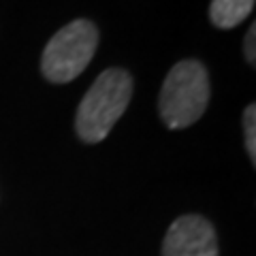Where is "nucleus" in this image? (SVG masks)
Returning <instances> with one entry per match:
<instances>
[{
  "label": "nucleus",
  "instance_id": "1",
  "mask_svg": "<svg viewBox=\"0 0 256 256\" xmlns=\"http://www.w3.org/2000/svg\"><path fill=\"white\" fill-rule=\"evenodd\" d=\"M132 96V77L124 68H107L94 79L77 107L75 128L79 139L98 143L111 132Z\"/></svg>",
  "mask_w": 256,
  "mask_h": 256
},
{
  "label": "nucleus",
  "instance_id": "2",
  "mask_svg": "<svg viewBox=\"0 0 256 256\" xmlns=\"http://www.w3.org/2000/svg\"><path fill=\"white\" fill-rule=\"evenodd\" d=\"M210 75L198 60H182L169 70L158 98L160 120L171 130L201 120L210 105Z\"/></svg>",
  "mask_w": 256,
  "mask_h": 256
},
{
  "label": "nucleus",
  "instance_id": "3",
  "mask_svg": "<svg viewBox=\"0 0 256 256\" xmlns=\"http://www.w3.org/2000/svg\"><path fill=\"white\" fill-rule=\"evenodd\" d=\"M98 47V30L92 22L75 20L60 28L43 50L41 70L52 84H68L92 62Z\"/></svg>",
  "mask_w": 256,
  "mask_h": 256
},
{
  "label": "nucleus",
  "instance_id": "4",
  "mask_svg": "<svg viewBox=\"0 0 256 256\" xmlns=\"http://www.w3.org/2000/svg\"><path fill=\"white\" fill-rule=\"evenodd\" d=\"M162 256H218L212 222L196 214L180 216L164 235Z\"/></svg>",
  "mask_w": 256,
  "mask_h": 256
},
{
  "label": "nucleus",
  "instance_id": "5",
  "mask_svg": "<svg viewBox=\"0 0 256 256\" xmlns=\"http://www.w3.org/2000/svg\"><path fill=\"white\" fill-rule=\"evenodd\" d=\"M254 9V0H212L210 20L216 28L230 30L248 20Z\"/></svg>",
  "mask_w": 256,
  "mask_h": 256
},
{
  "label": "nucleus",
  "instance_id": "6",
  "mask_svg": "<svg viewBox=\"0 0 256 256\" xmlns=\"http://www.w3.org/2000/svg\"><path fill=\"white\" fill-rule=\"evenodd\" d=\"M244 132H246V150L252 162L256 160V107L248 105L244 111Z\"/></svg>",
  "mask_w": 256,
  "mask_h": 256
},
{
  "label": "nucleus",
  "instance_id": "7",
  "mask_svg": "<svg viewBox=\"0 0 256 256\" xmlns=\"http://www.w3.org/2000/svg\"><path fill=\"white\" fill-rule=\"evenodd\" d=\"M256 26H250V30H248L246 34V43H244V52H246V60L250 66H254L256 64Z\"/></svg>",
  "mask_w": 256,
  "mask_h": 256
}]
</instances>
